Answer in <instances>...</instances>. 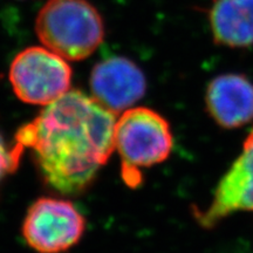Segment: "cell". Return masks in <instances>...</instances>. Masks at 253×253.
<instances>
[{
  "instance_id": "cell-6",
  "label": "cell",
  "mask_w": 253,
  "mask_h": 253,
  "mask_svg": "<svg viewBox=\"0 0 253 253\" xmlns=\"http://www.w3.org/2000/svg\"><path fill=\"white\" fill-rule=\"evenodd\" d=\"M238 211L253 212V129L242 153L217 184L208 208L196 209L195 216L202 226L212 229Z\"/></svg>"
},
{
  "instance_id": "cell-7",
  "label": "cell",
  "mask_w": 253,
  "mask_h": 253,
  "mask_svg": "<svg viewBox=\"0 0 253 253\" xmlns=\"http://www.w3.org/2000/svg\"><path fill=\"white\" fill-rule=\"evenodd\" d=\"M89 84L94 99L115 115L131 108L147 90L144 73L125 56H112L96 63Z\"/></svg>"
},
{
  "instance_id": "cell-10",
  "label": "cell",
  "mask_w": 253,
  "mask_h": 253,
  "mask_svg": "<svg viewBox=\"0 0 253 253\" xmlns=\"http://www.w3.org/2000/svg\"><path fill=\"white\" fill-rule=\"evenodd\" d=\"M20 154L14 148L9 149L0 135V184L8 173L17 169Z\"/></svg>"
},
{
  "instance_id": "cell-9",
  "label": "cell",
  "mask_w": 253,
  "mask_h": 253,
  "mask_svg": "<svg viewBox=\"0 0 253 253\" xmlns=\"http://www.w3.org/2000/svg\"><path fill=\"white\" fill-rule=\"evenodd\" d=\"M208 20L217 45L243 49L253 47V0H212Z\"/></svg>"
},
{
  "instance_id": "cell-2",
  "label": "cell",
  "mask_w": 253,
  "mask_h": 253,
  "mask_svg": "<svg viewBox=\"0 0 253 253\" xmlns=\"http://www.w3.org/2000/svg\"><path fill=\"white\" fill-rule=\"evenodd\" d=\"M43 46L67 61L87 59L104 39V25L87 0H47L36 19Z\"/></svg>"
},
{
  "instance_id": "cell-1",
  "label": "cell",
  "mask_w": 253,
  "mask_h": 253,
  "mask_svg": "<svg viewBox=\"0 0 253 253\" xmlns=\"http://www.w3.org/2000/svg\"><path fill=\"white\" fill-rule=\"evenodd\" d=\"M115 114L69 89L17 132L14 149L32 150L46 184L62 195L87 189L114 150Z\"/></svg>"
},
{
  "instance_id": "cell-3",
  "label": "cell",
  "mask_w": 253,
  "mask_h": 253,
  "mask_svg": "<svg viewBox=\"0 0 253 253\" xmlns=\"http://www.w3.org/2000/svg\"><path fill=\"white\" fill-rule=\"evenodd\" d=\"M172 145L169 122L154 109L134 107L116 120L114 150L121 158L122 176L129 186L140 184L141 169L168 160Z\"/></svg>"
},
{
  "instance_id": "cell-4",
  "label": "cell",
  "mask_w": 253,
  "mask_h": 253,
  "mask_svg": "<svg viewBox=\"0 0 253 253\" xmlns=\"http://www.w3.org/2000/svg\"><path fill=\"white\" fill-rule=\"evenodd\" d=\"M8 79L19 100L47 106L71 89L72 68L50 49L33 46L18 53L9 66Z\"/></svg>"
},
{
  "instance_id": "cell-8",
  "label": "cell",
  "mask_w": 253,
  "mask_h": 253,
  "mask_svg": "<svg viewBox=\"0 0 253 253\" xmlns=\"http://www.w3.org/2000/svg\"><path fill=\"white\" fill-rule=\"evenodd\" d=\"M205 106L221 128L236 129L248 125L253 121V82L238 73L214 77L207 87Z\"/></svg>"
},
{
  "instance_id": "cell-5",
  "label": "cell",
  "mask_w": 253,
  "mask_h": 253,
  "mask_svg": "<svg viewBox=\"0 0 253 253\" xmlns=\"http://www.w3.org/2000/svg\"><path fill=\"white\" fill-rule=\"evenodd\" d=\"M86 220L72 202L42 197L28 209L23 236L38 253L68 251L84 236Z\"/></svg>"
}]
</instances>
